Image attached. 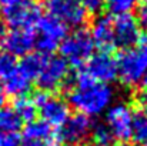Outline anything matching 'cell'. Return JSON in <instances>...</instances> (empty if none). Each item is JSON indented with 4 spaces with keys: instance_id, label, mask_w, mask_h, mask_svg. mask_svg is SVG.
I'll use <instances>...</instances> for the list:
<instances>
[{
    "instance_id": "obj_17",
    "label": "cell",
    "mask_w": 147,
    "mask_h": 146,
    "mask_svg": "<svg viewBox=\"0 0 147 146\" xmlns=\"http://www.w3.org/2000/svg\"><path fill=\"white\" fill-rule=\"evenodd\" d=\"M53 130L43 120H32L24 128L26 141H51Z\"/></svg>"
},
{
    "instance_id": "obj_10",
    "label": "cell",
    "mask_w": 147,
    "mask_h": 146,
    "mask_svg": "<svg viewBox=\"0 0 147 146\" xmlns=\"http://www.w3.org/2000/svg\"><path fill=\"white\" fill-rule=\"evenodd\" d=\"M83 72L92 80L109 85L117 79V60L110 52H98L90 56Z\"/></svg>"
},
{
    "instance_id": "obj_11",
    "label": "cell",
    "mask_w": 147,
    "mask_h": 146,
    "mask_svg": "<svg viewBox=\"0 0 147 146\" xmlns=\"http://www.w3.org/2000/svg\"><path fill=\"white\" fill-rule=\"evenodd\" d=\"M113 36L114 48L123 50L134 48L142 40V32L136 22V17L131 14H121L113 22Z\"/></svg>"
},
{
    "instance_id": "obj_6",
    "label": "cell",
    "mask_w": 147,
    "mask_h": 146,
    "mask_svg": "<svg viewBox=\"0 0 147 146\" xmlns=\"http://www.w3.org/2000/svg\"><path fill=\"white\" fill-rule=\"evenodd\" d=\"M133 109L126 102L113 103L104 115V126L110 132L111 138L124 143L131 138V123H133Z\"/></svg>"
},
{
    "instance_id": "obj_32",
    "label": "cell",
    "mask_w": 147,
    "mask_h": 146,
    "mask_svg": "<svg viewBox=\"0 0 147 146\" xmlns=\"http://www.w3.org/2000/svg\"><path fill=\"white\" fill-rule=\"evenodd\" d=\"M140 85H142V88H143V89H147V72L144 73L143 79L140 80Z\"/></svg>"
},
{
    "instance_id": "obj_24",
    "label": "cell",
    "mask_w": 147,
    "mask_h": 146,
    "mask_svg": "<svg viewBox=\"0 0 147 146\" xmlns=\"http://www.w3.org/2000/svg\"><path fill=\"white\" fill-rule=\"evenodd\" d=\"M0 146H22V138L16 133H0Z\"/></svg>"
},
{
    "instance_id": "obj_26",
    "label": "cell",
    "mask_w": 147,
    "mask_h": 146,
    "mask_svg": "<svg viewBox=\"0 0 147 146\" xmlns=\"http://www.w3.org/2000/svg\"><path fill=\"white\" fill-rule=\"evenodd\" d=\"M87 12H98L104 6V0H79Z\"/></svg>"
},
{
    "instance_id": "obj_4",
    "label": "cell",
    "mask_w": 147,
    "mask_h": 146,
    "mask_svg": "<svg viewBox=\"0 0 147 146\" xmlns=\"http://www.w3.org/2000/svg\"><path fill=\"white\" fill-rule=\"evenodd\" d=\"M59 49L61 53L60 57H63L67 63L73 66H82L93 54L94 45H93L90 32L82 27L67 35L59 45Z\"/></svg>"
},
{
    "instance_id": "obj_13",
    "label": "cell",
    "mask_w": 147,
    "mask_h": 146,
    "mask_svg": "<svg viewBox=\"0 0 147 146\" xmlns=\"http://www.w3.org/2000/svg\"><path fill=\"white\" fill-rule=\"evenodd\" d=\"M34 43H36V32L33 29H11L10 32L6 33L1 45L4 48V52L11 54L13 57L16 56L23 57L32 53Z\"/></svg>"
},
{
    "instance_id": "obj_5",
    "label": "cell",
    "mask_w": 147,
    "mask_h": 146,
    "mask_svg": "<svg viewBox=\"0 0 147 146\" xmlns=\"http://www.w3.org/2000/svg\"><path fill=\"white\" fill-rule=\"evenodd\" d=\"M36 105V112L40 115V120L51 126H61L70 116V106L69 103L49 92H39L33 99Z\"/></svg>"
},
{
    "instance_id": "obj_14",
    "label": "cell",
    "mask_w": 147,
    "mask_h": 146,
    "mask_svg": "<svg viewBox=\"0 0 147 146\" xmlns=\"http://www.w3.org/2000/svg\"><path fill=\"white\" fill-rule=\"evenodd\" d=\"M90 36L94 48L100 52H110L114 48V36H113V20L110 16H98L92 24Z\"/></svg>"
},
{
    "instance_id": "obj_2",
    "label": "cell",
    "mask_w": 147,
    "mask_h": 146,
    "mask_svg": "<svg viewBox=\"0 0 147 146\" xmlns=\"http://www.w3.org/2000/svg\"><path fill=\"white\" fill-rule=\"evenodd\" d=\"M116 60L120 82L127 88L136 86L147 72V40H140L134 48L123 50Z\"/></svg>"
},
{
    "instance_id": "obj_31",
    "label": "cell",
    "mask_w": 147,
    "mask_h": 146,
    "mask_svg": "<svg viewBox=\"0 0 147 146\" xmlns=\"http://www.w3.org/2000/svg\"><path fill=\"white\" fill-rule=\"evenodd\" d=\"M6 29L3 27V26H0V45L3 43V40H4V36H6Z\"/></svg>"
},
{
    "instance_id": "obj_33",
    "label": "cell",
    "mask_w": 147,
    "mask_h": 146,
    "mask_svg": "<svg viewBox=\"0 0 147 146\" xmlns=\"http://www.w3.org/2000/svg\"><path fill=\"white\" fill-rule=\"evenodd\" d=\"M117 146H131V145H129L127 142H124V143H119V145H117Z\"/></svg>"
},
{
    "instance_id": "obj_22",
    "label": "cell",
    "mask_w": 147,
    "mask_h": 146,
    "mask_svg": "<svg viewBox=\"0 0 147 146\" xmlns=\"http://www.w3.org/2000/svg\"><path fill=\"white\" fill-rule=\"evenodd\" d=\"M109 12L116 16L130 14V12L137 6V0H104Z\"/></svg>"
},
{
    "instance_id": "obj_28",
    "label": "cell",
    "mask_w": 147,
    "mask_h": 146,
    "mask_svg": "<svg viewBox=\"0 0 147 146\" xmlns=\"http://www.w3.org/2000/svg\"><path fill=\"white\" fill-rule=\"evenodd\" d=\"M22 146H57V143L51 141H24L22 142Z\"/></svg>"
},
{
    "instance_id": "obj_18",
    "label": "cell",
    "mask_w": 147,
    "mask_h": 146,
    "mask_svg": "<svg viewBox=\"0 0 147 146\" xmlns=\"http://www.w3.org/2000/svg\"><path fill=\"white\" fill-rule=\"evenodd\" d=\"M13 112L17 115V117L22 122H32L34 120L36 116V105L33 102V99H30L29 96L17 97L13 103Z\"/></svg>"
},
{
    "instance_id": "obj_16",
    "label": "cell",
    "mask_w": 147,
    "mask_h": 146,
    "mask_svg": "<svg viewBox=\"0 0 147 146\" xmlns=\"http://www.w3.org/2000/svg\"><path fill=\"white\" fill-rule=\"evenodd\" d=\"M45 59L46 56L40 54V53H29L26 56L22 57V60L17 63V69L29 79V80H34L37 79L42 67H43V63H45Z\"/></svg>"
},
{
    "instance_id": "obj_30",
    "label": "cell",
    "mask_w": 147,
    "mask_h": 146,
    "mask_svg": "<svg viewBox=\"0 0 147 146\" xmlns=\"http://www.w3.org/2000/svg\"><path fill=\"white\" fill-rule=\"evenodd\" d=\"M4 102H6V95H4V92L1 89V85H0V107H3Z\"/></svg>"
},
{
    "instance_id": "obj_21",
    "label": "cell",
    "mask_w": 147,
    "mask_h": 146,
    "mask_svg": "<svg viewBox=\"0 0 147 146\" xmlns=\"http://www.w3.org/2000/svg\"><path fill=\"white\" fill-rule=\"evenodd\" d=\"M111 141L113 138L104 123H94L90 133V142L87 146H111Z\"/></svg>"
},
{
    "instance_id": "obj_27",
    "label": "cell",
    "mask_w": 147,
    "mask_h": 146,
    "mask_svg": "<svg viewBox=\"0 0 147 146\" xmlns=\"http://www.w3.org/2000/svg\"><path fill=\"white\" fill-rule=\"evenodd\" d=\"M134 102L143 113H147V89H142L140 92H137L134 96Z\"/></svg>"
},
{
    "instance_id": "obj_8",
    "label": "cell",
    "mask_w": 147,
    "mask_h": 146,
    "mask_svg": "<svg viewBox=\"0 0 147 146\" xmlns=\"http://www.w3.org/2000/svg\"><path fill=\"white\" fill-rule=\"evenodd\" d=\"M46 7L49 14L57 17L67 27L82 29L89 20V12L79 0H47Z\"/></svg>"
},
{
    "instance_id": "obj_25",
    "label": "cell",
    "mask_w": 147,
    "mask_h": 146,
    "mask_svg": "<svg viewBox=\"0 0 147 146\" xmlns=\"http://www.w3.org/2000/svg\"><path fill=\"white\" fill-rule=\"evenodd\" d=\"M136 22L139 24V29L147 32V4H143L139 12H137V17H136Z\"/></svg>"
},
{
    "instance_id": "obj_3",
    "label": "cell",
    "mask_w": 147,
    "mask_h": 146,
    "mask_svg": "<svg viewBox=\"0 0 147 146\" xmlns=\"http://www.w3.org/2000/svg\"><path fill=\"white\" fill-rule=\"evenodd\" d=\"M37 35H36V43L39 53L43 56H51L54 50H57L61 40L67 36L69 27L60 22L57 17L46 14L40 16V19L36 23Z\"/></svg>"
},
{
    "instance_id": "obj_34",
    "label": "cell",
    "mask_w": 147,
    "mask_h": 146,
    "mask_svg": "<svg viewBox=\"0 0 147 146\" xmlns=\"http://www.w3.org/2000/svg\"><path fill=\"white\" fill-rule=\"evenodd\" d=\"M143 1H144V4H147V0H143Z\"/></svg>"
},
{
    "instance_id": "obj_29",
    "label": "cell",
    "mask_w": 147,
    "mask_h": 146,
    "mask_svg": "<svg viewBox=\"0 0 147 146\" xmlns=\"http://www.w3.org/2000/svg\"><path fill=\"white\" fill-rule=\"evenodd\" d=\"M26 1H29V0H0V7H1V10H6V9L20 6V4H23Z\"/></svg>"
},
{
    "instance_id": "obj_9",
    "label": "cell",
    "mask_w": 147,
    "mask_h": 146,
    "mask_svg": "<svg viewBox=\"0 0 147 146\" xmlns=\"http://www.w3.org/2000/svg\"><path fill=\"white\" fill-rule=\"evenodd\" d=\"M93 125L92 119L84 115L77 113L74 116H69V119L60 126L57 139L67 146H80L90 138Z\"/></svg>"
},
{
    "instance_id": "obj_19",
    "label": "cell",
    "mask_w": 147,
    "mask_h": 146,
    "mask_svg": "<svg viewBox=\"0 0 147 146\" xmlns=\"http://www.w3.org/2000/svg\"><path fill=\"white\" fill-rule=\"evenodd\" d=\"M22 126V120L11 107H0V133H16Z\"/></svg>"
},
{
    "instance_id": "obj_12",
    "label": "cell",
    "mask_w": 147,
    "mask_h": 146,
    "mask_svg": "<svg viewBox=\"0 0 147 146\" xmlns=\"http://www.w3.org/2000/svg\"><path fill=\"white\" fill-rule=\"evenodd\" d=\"M4 22L11 29H33L42 16L40 7L36 1L29 0L20 6L1 10Z\"/></svg>"
},
{
    "instance_id": "obj_35",
    "label": "cell",
    "mask_w": 147,
    "mask_h": 146,
    "mask_svg": "<svg viewBox=\"0 0 147 146\" xmlns=\"http://www.w3.org/2000/svg\"><path fill=\"white\" fill-rule=\"evenodd\" d=\"M144 146H147V142H146V143H144Z\"/></svg>"
},
{
    "instance_id": "obj_7",
    "label": "cell",
    "mask_w": 147,
    "mask_h": 146,
    "mask_svg": "<svg viewBox=\"0 0 147 146\" xmlns=\"http://www.w3.org/2000/svg\"><path fill=\"white\" fill-rule=\"evenodd\" d=\"M36 80L42 92L53 93L69 83V63L60 56H47Z\"/></svg>"
},
{
    "instance_id": "obj_15",
    "label": "cell",
    "mask_w": 147,
    "mask_h": 146,
    "mask_svg": "<svg viewBox=\"0 0 147 146\" xmlns=\"http://www.w3.org/2000/svg\"><path fill=\"white\" fill-rule=\"evenodd\" d=\"M1 89L4 95L13 97H23L27 96V93L32 89V80H29L19 69H16L9 77H6L1 82Z\"/></svg>"
},
{
    "instance_id": "obj_20",
    "label": "cell",
    "mask_w": 147,
    "mask_h": 146,
    "mask_svg": "<svg viewBox=\"0 0 147 146\" xmlns=\"http://www.w3.org/2000/svg\"><path fill=\"white\" fill-rule=\"evenodd\" d=\"M136 143H146L147 142V113L139 112L133 116L131 123V138Z\"/></svg>"
},
{
    "instance_id": "obj_1",
    "label": "cell",
    "mask_w": 147,
    "mask_h": 146,
    "mask_svg": "<svg viewBox=\"0 0 147 146\" xmlns=\"http://www.w3.org/2000/svg\"><path fill=\"white\" fill-rule=\"evenodd\" d=\"M116 92L110 85L92 80L84 72L74 77L69 89V103L80 115L93 117L106 113L113 105Z\"/></svg>"
},
{
    "instance_id": "obj_23",
    "label": "cell",
    "mask_w": 147,
    "mask_h": 146,
    "mask_svg": "<svg viewBox=\"0 0 147 146\" xmlns=\"http://www.w3.org/2000/svg\"><path fill=\"white\" fill-rule=\"evenodd\" d=\"M17 69L16 57L9 54L7 52H0V82H3L6 77H9L14 70Z\"/></svg>"
}]
</instances>
